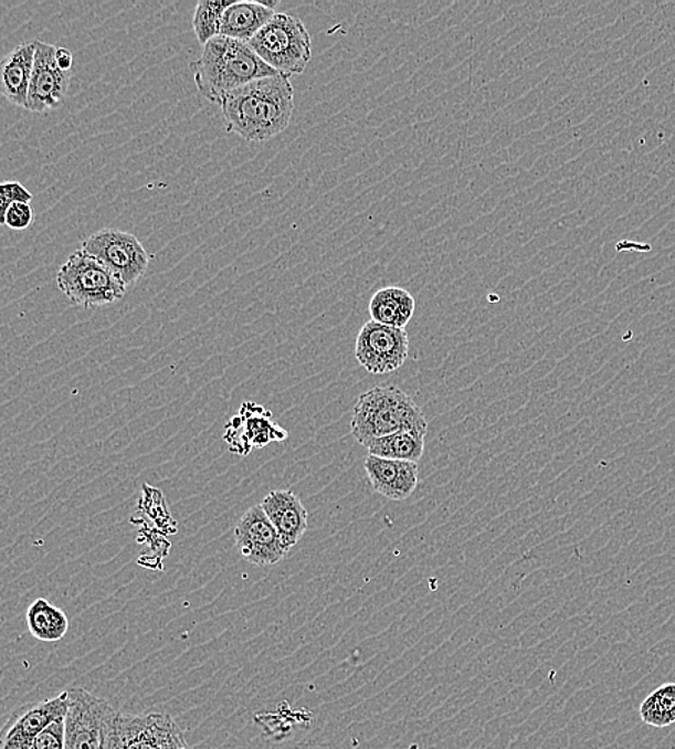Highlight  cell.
Segmentation results:
<instances>
[{
	"label": "cell",
	"instance_id": "6da1fadb",
	"mask_svg": "<svg viewBox=\"0 0 675 749\" xmlns=\"http://www.w3.org/2000/svg\"><path fill=\"white\" fill-rule=\"evenodd\" d=\"M226 131L263 144L287 129L294 113V88L287 75L255 80L221 102Z\"/></svg>",
	"mask_w": 675,
	"mask_h": 749
},
{
	"label": "cell",
	"instance_id": "7a4b0ae2",
	"mask_svg": "<svg viewBox=\"0 0 675 749\" xmlns=\"http://www.w3.org/2000/svg\"><path fill=\"white\" fill-rule=\"evenodd\" d=\"M199 94L211 103L255 82L280 75L270 68L246 42L217 36L203 45L201 59L190 64Z\"/></svg>",
	"mask_w": 675,
	"mask_h": 749
},
{
	"label": "cell",
	"instance_id": "3957f363",
	"mask_svg": "<svg viewBox=\"0 0 675 749\" xmlns=\"http://www.w3.org/2000/svg\"><path fill=\"white\" fill-rule=\"evenodd\" d=\"M428 421L416 402L398 387H377L361 393L351 416V435L363 447L401 431L426 435Z\"/></svg>",
	"mask_w": 675,
	"mask_h": 749
},
{
	"label": "cell",
	"instance_id": "277c9868",
	"mask_svg": "<svg viewBox=\"0 0 675 749\" xmlns=\"http://www.w3.org/2000/svg\"><path fill=\"white\" fill-rule=\"evenodd\" d=\"M255 54L278 74H303L312 60V38L297 17L275 13L249 42Z\"/></svg>",
	"mask_w": 675,
	"mask_h": 749
},
{
	"label": "cell",
	"instance_id": "5b68a950",
	"mask_svg": "<svg viewBox=\"0 0 675 749\" xmlns=\"http://www.w3.org/2000/svg\"><path fill=\"white\" fill-rule=\"evenodd\" d=\"M60 291L75 306L97 309L125 297L127 287L106 265L83 250L74 251L56 274Z\"/></svg>",
	"mask_w": 675,
	"mask_h": 749
},
{
	"label": "cell",
	"instance_id": "8992f818",
	"mask_svg": "<svg viewBox=\"0 0 675 749\" xmlns=\"http://www.w3.org/2000/svg\"><path fill=\"white\" fill-rule=\"evenodd\" d=\"M65 715V749H108L117 710L84 687H71Z\"/></svg>",
	"mask_w": 675,
	"mask_h": 749
},
{
	"label": "cell",
	"instance_id": "52a82bcc",
	"mask_svg": "<svg viewBox=\"0 0 675 749\" xmlns=\"http://www.w3.org/2000/svg\"><path fill=\"white\" fill-rule=\"evenodd\" d=\"M178 722L166 714L114 715L108 749H188Z\"/></svg>",
	"mask_w": 675,
	"mask_h": 749
},
{
	"label": "cell",
	"instance_id": "ba28073f",
	"mask_svg": "<svg viewBox=\"0 0 675 749\" xmlns=\"http://www.w3.org/2000/svg\"><path fill=\"white\" fill-rule=\"evenodd\" d=\"M81 250L112 270L126 287L145 276L150 255L137 236L122 230L106 229L89 235Z\"/></svg>",
	"mask_w": 675,
	"mask_h": 749
},
{
	"label": "cell",
	"instance_id": "9c48e42d",
	"mask_svg": "<svg viewBox=\"0 0 675 749\" xmlns=\"http://www.w3.org/2000/svg\"><path fill=\"white\" fill-rule=\"evenodd\" d=\"M409 338L405 329L370 320L356 338L355 357L366 371L384 374L398 371L407 362Z\"/></svg>",
	"mask_w": 675,
	"mask_h": 749
},
{
	"label": "cell",
	"instance_id": "30bf717a",
	"mask_svg": "<svg viewBox=\"0 0 675 749\" xmlns=\"http://www.w3.org/2000/svg\"><path fill=\"white\" fill-rule=\"evenodd\" d=\"M234 537L238 552L254 566H275L289 551L261 505L242 515Z\"/></svg>",
	"mask_w": 675,
	"mask_h": 749
},
{
	"label": "cell",
	"instance_id": "8fae6325",
	"mask_svg": "<svg viewBox=\"0 0 675 749\" xmlns=\"http://www.w3.org/2000/svg\"><path fill=\"white\" fill-rule=\"evenodd\" d=\"M68 692L51 699L21 706L9 717L0 735V749H31L33 741L48 725L65 717Z\"/></svg>",
	"mask_w": 675,
	"mask_h": 749
},
{
	"label": "cell",
	"instance_id": "7c38bea8",
	"mask_svg": "<svg viewBox=\"0 0 675 749\" xmlns=\"http://www.w3.org/2000/svg\"><path fill=\"white\" fill-rule=\"evenodd\" d=\"M35 63L28 96V108L45 115L63 104L71 83V73L61 70L55 60L56 46L35 41Z\"/></svg>",
	"mask_w": 675,
	"mask_h": 749
},
{
	"label": "cell",
	"instance_id": "4fadbf2b",
	"mask_svg": "<svg viewBox=\"0 0 675 749\" xmlns=\"http://www.w3.org/2000/svg\"><path fill=\"white\" fill-rule=\"evenodd\" d=\"M365 472L370 487L391 500H407L416 490L420 482L418 463L398 462L370 454L365 460Z\"/></svg>",
	"mask_w": 675,
	"mask_h": 749
},
{
	"label": "cell",
	"instance_id": "5bb4252c",
	"mask_svg": "<svg viewBox=\"0 0 675 749\" xmlns=\"http://www.w3.org/2000/svg\"><path fill=\"white\" fill-rule=\"evenodd\" d=\"M265 514L278 530L285 547H296L308 528V514L302 499L292 490H274L261 502Z\"/></svg>",
	"mask_w": 675,
	"mask_h": 749
},
{
	"label": "cell",
	"instance_id": "9a60e30c",
	"mask_svg": "<svg viewBox=\"0 0 675 749\" xmlns=\"http://www.w3.org/2000/svg\"><path fill=\"white\" fill-rule=\"evenodd\" d=\"M225 440L231 441L238 437H244L231 449V452L246 456L252 449H263L273 441H284L287 439V431L280 429L277 424L271 421L268 412L265 415L264 408L254 404V414H250L249 408L241 407L240 416L228 424Z\"/></svg>",
	"mask_w": 675,
	"mask_h": 749
},
{
	"label": "cell",
	"instance_id": "2e32d148",
	"mask_svg": "<svg viewBox=\"0 0 675 749\" xmlns=\"http://www.w3.org/2000/svg\"><path fill=\"white\" fill-rule=\"evenodd\" d=\"M35 52V41L25 42L9 52L2 61L0 92L12 106L28 108Z\"/></svg>",
	"mask_w": 675,
	"mask_h": 749
},
{
	"label": "cell",
	"instance_id": "e0dca14e",
	"mask_svg": "<svg viewBox=\"0 0 675 749\" xmlns=\"http://www.w3.org/2000/svg\"><path fill=\"white\" fill-rule=\"evenodd\" d=\"M275 13L264 2H234L223 15L221 35L249 44Z\"/></svg>",
	"mask_w": 675,
	"mask_h": 749
},
{
	"label": "cell",
	"instance_id": "ac0fdd59",
	"mask_svg": "<svg viewBox=\"0 0 675 749\" xmlns=\"http://www.w3.org/2000/svg\"><path fill=\"white\" fill-rule=\"evenodd\" d=\"M369 313L377 324L405 329L415 313V298L402 287H384L375 293Z\"/></svg>",
	"mask_w": 675,
	"mask_h": 749
},
{
	"label": "cell",
	"instance_id": "d6986e66",
	"mask_svg": "<svg viewBox=\"0 0 675 749\" xmlns=\"http://www.w3.org/2000/svg\"><path fill=\"white\" fill-rule=\"evenodd\" d=\"M27 623L33 637L45 643L60 642L70 629L64 611L45 599L33 601L27 611Z\"/></svg>",
	"mask_w": 675,
	"mask_h": 749
},
{
	"label": "cell",
	"instance_id": "ffe728a7",
	"mask_svg": "<svg viewBox=\"0 0 675 749\" xmlns=\"http://www.w3.org/2000/svg\"><path fill=\"white\" fill-rule=\"evenodd\" d=\"M366 449L370 456L418 463L424 456L425 435L401 431L375 440Z\"/></svg>",
	"mask_w": 675,
	"mask_h": 749
},
{
	"label": "cell",
	"instance_id": "44dd1931",
	"mask_svg": "<svg viewBox=\"0 0 675 749\" xmlns=\"http://www.w3.org/2000/svg\"><path fill=\"white\" fill-rule=\"evenodd\" d=\"M640 717L645 725L654 728H665L675 724V684H665L640 706Z\"/></svg>",
	"mask_w": 675,
	"mask_h": 749
},
{
	"label": "cell",
	"instance_id": "7402d4cb",
	"mask_svg": "<svg viewBox=\"0 0 675 749\" xmlns=\"http://www.w3.org/2000/svg\"><path fill=\"white\" fill-rule=\"evenodd\" d=\"M234 2H213V0H201L193 13V32L202 45L209 41L215 40L221 35L223 15Z\"/></svg>",
	"mask_w": 675,
	"mask_h": 749
},
{
	"label": "cell",
	"instance_id": "603a6c76",
	"mask_svg": "<svg viewBox=\"0 0 675 749\" xmlns=\"http://www.w3.org/2000/svg\"><path fill=\"white\" fill-rule=\"evenodd\" d=\"M31 749H65V717L54 720L33 741Z\"/></svg>",
	"mask_w": 675,
	"mask_h": 749
},
{
	"label": "cell",
	"instance_id": "cb8c5ba5",
	"mask_svg": "<svg viewBox=\"0 0 675 749\" xmlns=\"http://www.w3.org/2000/svg\"><path fill=\"white\" fill-rule=\"evenodd\" d=\"M0 222L11 230L25 231L33 222L31 203H12L8 211L0 217Z\"/></svg>",
	"mask_w": 675,
	"mask_h": 749
},
{
	"label": "cell",
	"instance_id": "d4e9b609",
	"mask_svg": "<svg viewBox=\"0 0 675 749\" xmlns=\"http://www.w3.org/2000/svg\"><path fill=\"white\" fill-rule=\"evenodd\" d=\"M33 196L21 182H3L0 184V217L12 203H31Z\"/></svg>",
	"mask_w": 675,
	"mask_h": 749
},
{
	"label": "cell",
	"instance_id": "484cf974",
	"mask_svg": "<svg viewBox=\"0 0 675 749\" xmlns=\"http://www.w3.org/2000/svg\"><path fill=\"white\" fill-rule=\"evenodd\" d=\"M55 60L61 70L65 71V73H71L74 64L73 52H71L68 49H65V46H56Z\"/></svg>",
	"mask_w": 675,
	"mask_h": 749
},
{
	"label": "cell",
	"instance_id": "4316f807",
	"mask_svg": "<svg viewBox=\"0 0 675 749\" xmlns=\"http://www.w3.org/2000/svg\"><path fill=\"white\" fill-rule=\"evenodd\" d=\"M188 749H192V748H188Z\"/></svg>",
	"mask_w": 675,
	"mask_h": 749
}]
</instances>
